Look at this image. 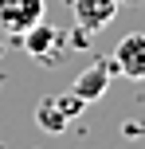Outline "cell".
I'll return each mask as SVG.
<instances>
[{"label": "cell", "mask_w": 145, "mask_h": 149, "mask_svg": "<svg viewBox=\"0 0 145 149\" xmlns=\"http://www.w3.org/2000/svg\"><path fill=\"white\" fill-rule=\"evenodd\" d=\"M39 20H47V0H0V28L8 36H24Z\"/></svg>", "instance_id": "obj_1"}, {"label": "cell", "mask_w": 145, "mask_h": 149, "mask_svg": "<svg viewBox=\"0 0 145 149\" xmlns=\"http://www.w3.org/2000/svg\"><path fill=\"white\" fill-rule=\"evenodd\" d=\"M110 74H118L114 59L90 63V67H86L83 74H75V82H71V94H78L83 102H98V98L110 90Z\"/></svg>", "instance_id": "obj_2"}, {"label": "cell", "mask_w": 145, "mask_h": 149, "mask_svg": "<svg viewBox=\"0 0 145 149\" xmlns=\"http://www.w3.org/2000/svg\"><path fill=\"white\" fill-rule=\"evenodd\" d=\"M20 39H24V51H28L31 59H43V63H55V59H59L63 31H59V28H51L47 20H39L35 28H28Z\"/></svg>", "instance_id": "obj_3"}, {"label": "cell", "mask_w": 145, "mask_h": 149, "mask_svg": "<svg viewBox=\"0 0 145 149\" xmlns=\"http://www.w3.org/2000/svg\"><path fill=\"white\" fill-rule=\"evenodd\" d=\"M114 67L126 79H145V31H130L114 47Z\"/></svg>", "instance_id": "obj_4"}, {"label": "cell", "mask_w": 145, "mask_h": 149, "mask_svg": "<svg viewBox=\"0 0 145 149\" xmlns=\"http://www.w3.org/2000/svg\"><path fill=\"white\" fill-rule=\"evenodd\" d=\"M118 16V0H75V24L86 31L110 28Z\"/></svg>", "instance_id": "obj_5"}, {"label": "cell", "mask_w": 145, "mask_h": 149, "mask_svg": "<svg viewBox=\"0 0 145 149\" xmlns=\"http://www.w3.org/2000/svg\"><path fill=\"white\" fill-rule=\"evenodd\" d=\"M35 122H39V130H47V134H63V130L71 126V118H67V110L59 106V98H43V102L35 106Z\"/></svg>", "instance_id": "obj_6"}, {"label": "cell", "mask_w": 145, "mask_h": 149, "mask_svg": "<svg viewBox=\"0 0 145 149\" xmlns=\"http://www.w3.org/2000/svg\"><path fill=\"white\" fill-rule=\"evenodd\" d=\"M118 4H126V0H118Z\"/></svg>", "instance_id": "obj_7"}]
</instances>
